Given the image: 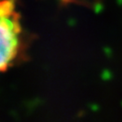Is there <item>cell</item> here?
Masks as SVG:
<instances>
[{
	"label": "cell",
	"instance_id": "obj_1",
	"mask_svg": "<svg viewBox=\"0 0 122 122\" xmlns=\"http://www.w3.org/2000/svg\"><path fill=\"white\" fill-rule=\"evenodd\" d=\"M23 51V27L15 0H0V72L15 63Z\"/></svg>",
	"mask_w": 122,
	"mask_h": 122
}]
</instances>
